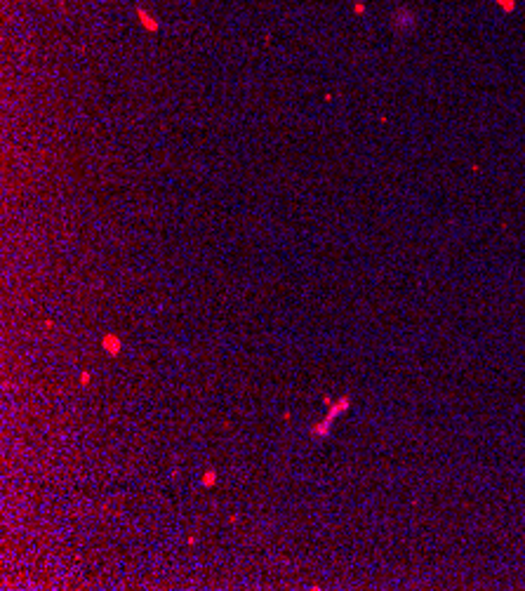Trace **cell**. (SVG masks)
I'll use <instances>...</instances> for the list:
<instances>
[{
    "label": "cell",
    "mask_w": 525,
    "mask_h": 591,
    "mask_svg": "<svg viewBox=\"0 0 525 591\" xmlns=\"http://www.w3.org/2000/svg\"><path fill=\"white\" fill-rule=\"evenodd\" d=\"M497 3V7L504 12V14H511V12L516 10V0H495Z\"/></svg>",
    "instance_id": "3957f363"
},
{
    "label": "cell",
    "mask_w": 525,
    "mask_h": 591,
    "mask_svg": "<svg viewBox=\"0 0 525 591\" xmlns=\"http://www.w3.org/2000/svg\"><path fill=\"white\" fill-rule=\"evenodd\" d=\"M104 346H106V351L111 349V351L116 353L118 351V339H116V337H106V339H104Z\"/></svg>",
    "instance_id": "277c9868"
},
{
    "label": "cell",
    "mask_w": 525,
    "mask_h": 591,
    "mask_svg": "<svg viewBox=\"0 0 525 591\" xmlns=\"http://www.w3.org/2000/svg\"><path fill=\"white\" fill-rule=\"evenodd\" d=\"M391 22H393V26H396V28H401V31H408V28L414 26V14H412L410 10H398L396 14L391 17Z\"/></svg>",
    "instance_id": "7a4b0ae2"
},
{
    "label": "cell",
    "mask_w": 525,
    "mask_h": 591,
    "mask_svg": "<svg viewBox=\"0 0 525 591\" xmlns=\"http://www.w3.org/2000/svg\"><path fill=\"white\" fill-rule=\"evenodd\" d=\"M353 14H358V17L365 14V3H356V5H353Z\"/></svg>",
    "instance_id": "5b68a950"
},
{
    "label": "cell",
    "mask_w": 525,
    "mask_h": 591,
    "mask_svg": "<svg viewBox=\"0 0 525 591\" xmlns=\"http://www.w3.org/2000/svg\"><path fill=\"white\" fill-rule=\"evenodd\" d=\"M137 22H139V26L144 28V31H149V33H158V28H160L158 19L153 17L146 7H137Z\"/></svg>",
    "instance_id": "6da1fadb"
},
{
    "label": "cell",
    "mask_w": 525,
    "mask_h": 591,
    "mask_svg": "<svg viewBox=\"0 0 525 591\" xmlns=\"http://www.w3.org/2000/svg\"><path fill=\"white\" fill-rule=\"evenodd\" d=\"M212 480H214V476H212V471H210V474H207V476H205V483H207V486H210V483H212Z\"/></svg>",
    "instance_id": "8992f818"
}]
</instances>
